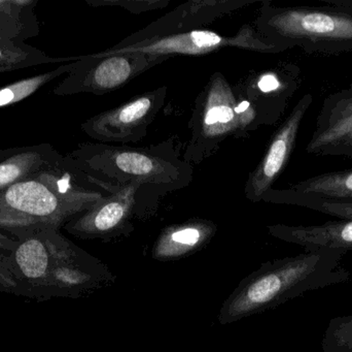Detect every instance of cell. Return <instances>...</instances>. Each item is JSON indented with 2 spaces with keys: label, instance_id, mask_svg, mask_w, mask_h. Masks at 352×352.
I'll return each instance as SVG.
<instances>
[{
  "label": "cell",
  "instance_id": "obj_1",
  "mask_svg": "<svg viewBox=\"0 0 352 352\" xmlns=\"http://www.w3.org/2000/svg\"><path fill=\"white\" fill-rule=\"evenodd\" d=\"M115 188L82 173L65 156L61 165L0 194V231L18 240L41 229H60Z\"/></svg>",
  "mask_w": 352,
  "mask_h": 352
},
{
  "label": "cell",
  "instance_id": "obj_2",
  "mask_svg": "<svg viewBox=\"0 0 352 352\" xmlns=\"http://www.w3.org/2000/svg\"><path fill=\"white\" fill-rule=\"evenodd\" d=\"M18 287L32 296L80 298L117 280L109 267L64 237L45 229L18 239L12 253Z\"/></svg>",
  "mask_w": 352,
  "mask_h": 352
},
{
  "label": "cell",
  "instance_id": "obj_3",
  "mask_svg": "<svg viewBox=\"0 0 352 352\" xmlns=\"http://www.w3.org/2000/svg\"><path fill=\"white\" fill-rule=\"evenodd\" d=\"M346 251L318 250L263 264L225 300L221 326L273 309L289 300L345 282L351 273L341 266Z\"/></svg>",
  "mask_w": 352,
  "mask_h": 352
},
{
  "label": "cell",
  "instance_id": "obj_4",
  "mask_svg": "<svg viewBox=\"0 0 352 352\" xmlns=\"http://www.w3.org/2000/svg\"><path fill=\"white\" fill-rule=\"evenodd\" d=\"M180 144L171 138L155 146H115L85 143L66 155L74 167L115 187L138 183L160 194L176 191L192 181V165L180 156Z\"/></svg>",
  "mask_w": 352,
  "mask_h": 352
},
{
  "label": "cell",
  "instance_id": "obj_5",
  "mask_svg": "<svg viewBox=\"0 0 352 352\" xmlns=\"http://www.w3.org/2000/svg\"><path fill=\"white\" fill-rule=\"evenodd\" d=\"M324 6H277L262 1L254 27L287 50L336 55L352 51V0H322Z\"/></svg>",
  "mask_w": 352,
  "mask_h": 352
},
{
  "label": "cell",
  "instance_id": "obj_6",
  "mask_svg": "<svg viewBox=\"0 0 352 352\" xmlns=\"http://www.w3.org/2000/svg\"><path fill=\"white\" fill-rule=\"evenodd\" d=\"M188 128L190 138L184 145L182 158L192 165L214 154L228 138H239L235 93L221 72L211 74L197 96Z\"/></svg>",
  "mask_w": 352,
  "mask_h": 352
},
{
  "label": "cell",
  "instance_id": "obj_7",
  "mask_svg": "<svg viewBox=\"0 0 352 352\" xmlns=\"http://www.w3.org/2000/svg\"><path fill=\"white\" fill-rule=\"evenodd\" d=\"M226 48L248 50L260 53L277 54L287 51L285 48L265 39L252 25H244L234 35H221L206 29H196L186 32L165 35L157 39H148L123 48H109L95 54L99 57L120 53H146L153 55L202 56Z\"/></svg>",
  "mask_w": 352,
  "mask_h": 352
},
{
  "label": "cell",
  "instance_id": "obj_8",
  "mask_svg": "<svg viewBox=\"0 0 352 352\" xmlns=\"http://www.w3.org/2000/svg\"><path fill=\"white\" fill-rule=\"evenodd\" d=\"M170 58L173 57L136 52L103 57L95 54L80 56L76 68L55 87L54 94L59 96L78 93L107 94Z\"/></svg>",
  "mask_w": 352,
  "mask_h": 352
},
{
  "label": "cell",
  "instance_id": "obj_9",
  "mask_svg": "<svg viewBox=\"0 0 352 352\" xmlns=\"http://www.w3.org/2000/svg\"><path fill=\"white\" fill-rule=\"evenodd\" d=\"M167 94L166 86L142 93L119 107L93 116L82 124V132L104 144L140 142L164 107Z\"/></svg>",
  "mask_w": 352,
  "mask_h": 352
},
{
  "label": "cell",
  "instance_id": "obj_10",
  "mask_svg": "<svg viewBox=\"0 0 352 352\" xmlns=\"http://www.w3.org/2000/svg\"><path fill=\"white\" fill-rule=\"evenodd\" d=\"M138 183L116 187L98 203L64 225L70 235L82 240L103 242L127 237L134 231L132 218L140 212Z\"/></svg>",
  "mask_w": 352,
  "mask_h": 352
},
{
  "label": "cell",
  "instance_id": "obj_11",
  "mask_svg": "<svg viewBox=\"0 0 352 352\" xmlns=\"http://www.w3.org/2000/svg\"><path fill=\"white\" fill-rule=\"evenodd\" d=\"M302 84V70L292 62L252 72L234 85L256 110L261 126L274 125Z\"/></svg>",
  "mask_w": 352,
  "mask_h": 352
},
{
  "label": "cell",
  "instance_id": "obj_12",
  "mask_svg": "<svg viewBox=\"0 0 352 352\" xmlns=\"http://www.w3.org/2000/svg\"><path fill=\"white\" fill-rule=\"evenodd\" d=\"M312 103L311 93H306L273 134L264 156L246 180L244 194L250 202H261L285 171L295 148L302 121Z\"/></svg>",
  "mask_w": 352,
  "mask_h": 352
},
{
  "label": "cell",
  "instance_id": "obj_13",
  "mask_svg": "<svg viewBox=\"0 0 352 352\" xmlns=\"http://www.w3.org/2000/svg\"><path fill=\"white\" fill-rule=\"evenodd\" d=\"M256 2L258 0H190L144 28L132 33L113 48H123L165 35L196 30L199 26L208 24L225 14Z\"/></svg>",
  "mask_w": 352,
  "mask_h": 352
},
{
  "label": "cell",
  "instance_id": "obj_14",
  "mask_svg": "<svg viewBox=\"0 0 352 352\" xmlns=\"http://www.w3.org/2000/svg\"><path fill=\"white\" fill-rule=\"evenodd\" d=\"M306 151L352 158V82L324 99Z\"/></svg>",
  "mask_w": 352,
  "mask_h": 352
},
{
  "label": "cell",
  "instance_id": "obj_15",
  "mask_svg": "<svg viewBox=\"0 0 352 352\" xmlns=\"http://www.w3.org/2000/svg\"><path fill=\"white\" fill-rule=\"evenodd\" d=\"M272 237L287 243L302 246L305 252L318 250H341L349 252L352 249V220L329 221L320 225H273L267 227Z\"/></svg>",
  "mask_w": 352,
  "mask_h": 352
},
{
  "label": "cell",
  "instance_id": "obj_16",
  "mask_svg": "<svg viewBox=\"0 0 352 352\" xmlns=\"http://www.w3.org/2000/svg\"><path fill=\"white\" fill-rule=\"evenodd\" d=\"M217 227L212 221L194 218L169 225L161 231L152 248V258L173 262L196 253L214 237Z\"/></svg>",
  "mask_w": 352,
  "mask_h": 352
},
{
  "label": "cell",
  "instance_id": "obj_17",
  "mask_svg": "<svg viewBox=\"0 0 352 352\" xmlns=\"http://www.w3.org/2000/svg\"><path fill=\"white\" fill-rule=\"evenodd\" d=\"M64 161L65 156L47 143L0 150V194L21 180Z\"/></svg>",
  "mask_w": 352,
  "mask_h": 352
},
{
  "label": "cell",
  "instance_id": "obj_18",
  "mask_svg": "<svg viewBox=\"0 0 352 352\" xmlns=\"http://www.w3.org/2000/svg\"><path fill=\"white\" fill-rule=\"evenodd\" d=\"M37 0H0V41L24 43L39 33Z\"/></svg>",
  "mask_w": 352,
  "mask_h": 352
},
{
  "label": "cell",
  "instance_id": "obj_19",
  "mask_svg": "<svg viewBox=\"0 0 352 352\" xmlns=\"http://www.w3.org/2000/svg\"><path fill=\"white\" fill-rule=\"evenodd\" d=\"M287 188L322 200L352 203V169L320 174Z\"/></svg>",
  "mask_w": 352,
  "mask_h": 352
},
{
  "label": "cell",
  "instance_id": "obj_20",
  "mask_svg": "<svg viewBox=\"0 0 352 352\" xmlns=\"http://www.w3.org/2000/svg\"><path fill=\"white\" fill-rule=\"evenodd\" d=\"M80 60L76 57H50L45 52L25 43L0 41V74L41 64L69 63Z\"/></svg>",
  "mask_w": 352,
  "mask_h": 352
},
{
  "label": "cell",
  "instance_id": "obj_21",
  "mask_svg": "<svg viewBox=\"0 0 352 352\" xmlns=\"http://www.w3.org/2000/svg\"><path fill=\"white\" fill-rule=\"evenodd\" d=\"M263 202L270 204L293 205L318 211L324 214L338 217L340 219H351L352 203L336 202L322 200L314 196H304L289 189H270L263 196Z\"/></svg>",
  "mask_w": 352,
  "mask_h": 352
},
{
  "label": "cell",
  "instance_id": "obj_22",
  "mask_svg": "<svg viewBox=\"0 0 352 352\" xmlns=\"http://www.w3.org/2000/svg\"><path fill=\"white\" fill-rule=\"evenodd\" d=\"M76 62L78 61L61 64L55 70H50V72H43V74L34 76H29V78L10 83L6 86L0 87V109L10 107V105L28 99L51 81L55 80L63 74H70L76 68Z\"/></svg>",
  "mask_w": 352,
  "mask_h": 352
},
{
  "label": "cell",
  "instance_id": "obj_23",
  "mask_svg": "<svg viewBox=\"0 0 352 352\" xmlns=\"http://www.w3.org/2000/svg\"><path fill=\"white\" fill-rule=\"evenodd\" d=\"M324 352H352V314L333 318L322 340Z\"/></svg>",
  "mask_w": 352,
  "mask_h": 352
},
{
  "label": "cell",
  "instance_id": "obj_24",
  "mask_svg": "<svg viewBox=\"0 0 352 352\" xmlns=\"http://www.w3.org/2000/svg\"><path fill=\"white\" fill-rule=\"evenodd\" d=\"M86 2L93 8L116 6V8H124L134 14L163 10L170 3L169 0H86Z\"/></svg>",
  "mask_w": 352,
  "mask_h": 352
},
{
  "label": "cell",
  "instance_id": "obj_25",
  "mask_svg": "<svg viewBox=\"0 0 352 352\" xmlns=\"http://www.w3.org/2000/svg\"><path fill=\"white\" fill-rule=\"evenodd\" d=\"M16 244H18V240H12L10 238L6 237V236L0 234V258L6 260L3 258L4 252H12L16 248ZM0 284L6 287V280H4L3 273H2L1 268H0Z\"/></svg>",
  "mask_w": 352,
  "mask_h": 352
}]
</instances>
